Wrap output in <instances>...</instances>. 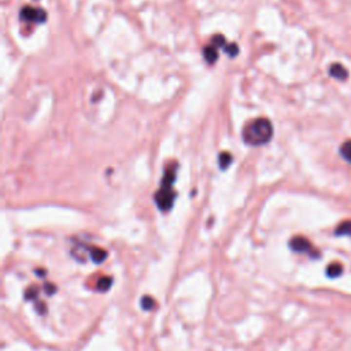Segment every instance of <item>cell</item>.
<instances>
[{"label":"cell","instance_id":"cell-8","mask_svg":"<svg viewBox=\"0 0 351 351\" xmlns=\"http://www.w3.org/2000/svg\"><path fill=\"white\" fill-rule=\"evenodd\" d=\"M336 236H351V221H343L340 222L335 229Z\"/></svg>","mask_w":351,"mask_h":351},{"label":"cell","instance_id":"cell-14","mask_svg":"<svg viewBox=\"0 0 351 351\" xmlns=\"http://www.w3.org/2000/svg\"><path fill=\"white\" fill-rule=\"evenodd\" d=\"M224 51L227 52L228 57L234 58V57H237V55H239V47H237V44H234V43L227 44V45H225V48H224Z\"/></svg>","mask_w":351,"mask_h":351},{"label":"cell","instance_id":"cell-5","mask_svg":"<svg viewBox=\"0 0 351 351\" xmlns=\"http://www.w3.org/2000/svg\"><path fill=\"white\" fill-rule=\"evenodd\" d=\"M329 74H331V77H333V78H336L339 81H344L349 77L347 69L343 65H340V63H333V65L329 67Z\"/></svg>","mask_w":351,"mask_h":351},{"label":"cell","instance_id":"cell-6","mask_svg":"<svg viewBox=\"0 0 351 351\" xmlns=\"http://www.w3.org/2000/svg\"><path fill=\"white\" fill-rule=\"evenodd\" d=\"M203 57H205V60L209 63V65H213L217 62L218 59V48L214 47V45H206L203 48Z\"/></svg>","mask_w":351,"mask_h":351},{"label":"cell","instance_id":"cell-12","mask_svg":"<svg viewBox=\"0 0 351 351\" xmlns=\"http://www.w3.org/2000/svg\"><path fill=\"white\" fill-rule=\"evenodd\" d=\"M111 283H113V280L110 277H100L98 280V290L102 292H106L107 290H110Z\"/></svg>","mask_w":351,"mask_h":351},{"label":"cell","instance_id":"cell-13","mask_svg":"<svg viewBox=\"0 0 351 351\" xmlns=\"http://www.w3.org/2000/svg\"><path fill=\"white\" fill-rule=\"evenodd\" d=\"M212 45L224 50L225 45H227V40H225V37L222 36V35H215V36L212 37Z\"/></svg>","mask_w":351,"mask_h":351},{"label":"cell","instance_id":"cell-10","mask_svg":"<svg viewBox=\"0 0 351 351\" xmlns=\"http://www.w3.org/2000/svg\"><path fill=\"white\" fill-rule=\"evenodd\" d=\"M231 163H232V155H231V154L227 153V151L219 154L218 156L219 168L222 169V170H225V169H228V166H229Z\"/></svg>","mask_w":351,"mask_h":351},{"label":"cell","instance_id":"cell-9","mask_svg":"<svg viewBox=\"0 0 351 351\" xmlns=\"http://www.w3.org/2000/svg\"><path fill=\"white\" fill-rule=\"evenodd\" d=\"M343 273V266L339 262H332L327 268V274L329 277H339Z\"/></svg>","mask_w":351,"mask_h":351},{"label":"cell","instance_id":"cell-1","mask_svg":"<svg viewBox=\"0 0 351 351\" xmlns=\"http://www.w3.org/2000/svg\"><path fill=\"white\" fill-rule=\"evenodd\" d=\"M273 136V125L268 118H255L246 124L241 131V139L247 146L258 147L269 143Z\"/></svg>","mask_w":351,"mask_h":351},{"label":"cell","instance_id":"cell-7","mask_svg":"<svg viewBox=\"0 0 351 351\" xmlns=\"http://www.w3.org/2000/svg\"><path fill=\"white\" fill-rule=\"evenodd\" d=\"M89 254H91V258H92V261L95 263L103 262L107 258V253L103 249H99V247H91L89 249Z\"/></svg>","mask_w":351,"mask_h":351},{"label":"cell","instance_id":"cell-11","mask_svg":"<svg viewBox=\"0 0 351 351\" xmlns=\"http://www.w3.org/2000/svg\"><path fill=\"white\" fill-rule=\"evenodd\" d=\"M340 155L344 159L351 163V141H346L340 147Z\"/></svg>","mask_w":351,"mask_h":351},{"label":"cell","instance_id":"cell-16","mask_svg":"<svg viewBox=\"0 0 351 351\" xmlns=\"http://www.w3.org/2000/svg\"><path fill=\"white\" fill-rule=\"evenodd\" d=\"M37 293H39V288L35 287V285H32V287H29V288L25 291V298H26V299H35L37 296Z\"/></svg>","mask_w":351,"mask_h":351},{"label":"cell","instance_id":"cell-15","mask_svg":"<svg viewBox=\"0 0 351 351\" xmlns=\"http://www.w3.org/2000/svg\"><path fill=\"white\" fill-rule=\"evenodd\" d=\"M154 306H155V300L151 296H144L141 299V309L143 310H153Z\"/></svg>","mask_w":351,"mask_h":351},{"label":"cell","instance_id":"cell-17","mask_svg":"<svg viewBox=\"0 0 351 351\" xmlns=\"http://www.w3.org/2000/svg\"><path fill=\"white\" fill-rule=\"evenodd\" d=\"M45 291H47V293H50V295H51V293H54L55 291H57V288H55V287H54L52 284H47L45 285Z\"/></svg>","mask_w":351,"mask_h":351},{"label":"cell","instance_id":"cell-4","mask_svg":"<svg viewBox=\"0 0 351 351\" xmlns=\"http://www.w3.org/2000/svg\"><path fill=\"white\" fill-rule=\"evenodd\" d=\"M20 18L21 21L29 22V23H43L47 20V13L45 10L40 7H30V6H26L21 10L20 13Z\"/></svg>","mask_w":351,"mask_h":351},{"label":"cell","instance_id":"cell-3","mask_svg":"<svg viewBox=\"0 0 351 351\" xmlns=\"http://www.w3.org/2000/svg\"><path fill=\"white\" fill-rule=\"evenodd\" d=\"M290 247L292 251L295 253H303V254H309L310 256L313 258H318L320 256V253L313 247V244L310 241L307 240L306 237L303 236H295L290 240Z\"/></svg>","mask_w":351,"mask_h":351},{"label":"cell","instance_id":"cell-2","mask_svg":"<svg viewBox=\"0 0 351 351\" xmlns=\"http://www.w3.org/2000/svg\"><path fill=\"white\" fill-rule=\"evenodd\" d=\"M176 176H177V163H172L163 173L162 178L161 188L155 194V203L158 206V209L162 212H169L176 199V192L173 190V185L176 181Z\"/></svg>","mask_w":351,"mask_h":351}]
</instances>
